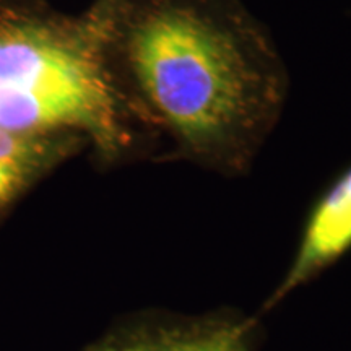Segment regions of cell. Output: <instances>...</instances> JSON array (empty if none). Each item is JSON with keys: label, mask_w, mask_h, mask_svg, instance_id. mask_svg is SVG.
Instances as JSON below:
<instances>
[{"label": "cell", "mask_w": 351, "mask_h": 351, "mask_svg": "<svg viewBox=\"0 0 351 351\" xmlns=\"http://www.w3.org/2000/svg\"><path fill=\"white\" fill-rule=\"evenodd\" d=\"M64 134V132H62ZM0 130V208L5 207L34 174L62 156L72 135Z\"/></svg>", "instance_id": "4"}, {"label": "cell", "mask_w": 351, "mask_h": 351, "mask_svg": "<svg viewBox=\"0 0 351 351\" xmlns=\"http://www.w3.org/2000/svg\"><path fill=\"white\" fill-rule=\"evenodd\" d=\"M93 8L125 112L179 155L244 168L289 96L287 64L244 0H98Z\"/></svg>", "instance_id": "1"}, {"label": "cell", "mask_w": 351, "mask_h": 351, "mask_svg": "<svg viewBox=\"0 0 351 351\" xmlns=\"http://www.w3.org/2000/svg\"><path fill=\"white\" fill-rule=\"evenodd\" d=\"M351 249V166L330 184L307 218L295 262L271 304L307 282Z\"/></svg>", "instance_id": "3"}, {"label": "cell", "mask_w": 351, "mask_h": 351, "mask_svg": "<svg viewBox=\"0 0 351 351\" xmlns=\"http://www.w3.org/2000/svg\"><path fill=\"white\" fill-rule=\"evenodd\" d=\"M125 121L95 8L78 20H0V130L78 132L116 155Z\"/></svg>", "instance_id": "2"}]
</instances>
